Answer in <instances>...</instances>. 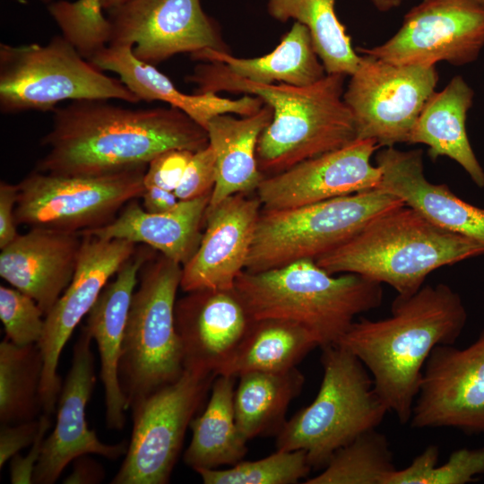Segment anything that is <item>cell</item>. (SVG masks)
<instances>
[{
	"mask_svg": "<svg viewBox=\"0 0 484 484\" xmlns=\"http://www.w3.org/2000/svg\"><path fill=\"white\" fill-rule=\"evenodd\" d=\"M109 100H74L57 107L40 142L48 151L34 169L107 175L147 166L171 149L195 152L209 144L207 131L177 108H129Z\"/></svg>",
	"mask_w": 484,
	"mask_h": 484,
	"instance_id": "1",
	"label": "cell"
},
{
	"mask_svg": "<svg viewBox=\"0 0 484 484\" xmlns=\"http://www.w3.org/2000/svg\"><path fill=\"white\" fill-rule=\"evenodd\" d=\"M460 295L446 284L397 295L391 315L354 321L335 344L370 373L376 393L401 424L410 421L425 363L437 345H454L467 322Z\"/></svg>",
	"mask_w": 484,
	"mask_h": 484,
	"instance_id": "2",
	"label": "cell"
},
{
	"mask_svg": "<svg viewBox=\"0 0 484 484\" xmlns=\"http://www.w3.org/2000/svg\"><path fill=\"white\" fill-rule=\"evenodd\" d=\"M346 75L326 74L308 86L256 83L232 73L222 63L201 62L187 76L194 93L229 91L259 97L272 109L256 148L264 177L357 139L352 114L343 100Z\"/></svg>",
	"mask_w": 484,
	"mask_h": 484,
	"instance_id": "3",
	"label": "cell"
},
{
	"mask_svg": "<svg viewBox=\"0 0 484 484\" xmlns=\"http://www.w3.org/2000/svg\"><path fill=\"white\" fill-rule=\"evenodd\" d=\"M484 255V244L428 221L402 205L374 218L315 263L331 274L356 273L409 297L435 270Z\"/></svg>",
	"mask_w": 484,
	"mask_h": 484,
	"instance_id": "4",
	"label": "cell"
},
{
	"mask_svg": "<svg viewBox=\"0 0 484 484\" xmlns=\"http://www.w3.org/2000/svg\"><path fill=\"white\" fill-rule=\"evenodd\" d=\"M234 289L251 318L298 324L319 347L335 344L356 315L382 304V284L356 273L334 276L304 259L264 271H243Z\"/></svg>",
	"mask_w": 484,
	"mask_h": 484,
	"instance_id": "5",
	"label": "cell"
},
{
	"mask_svg": "<svg viewBox=\"0 0 484 484\" xmlns=\"http://www.w3.org/2000/svg\"><path fill=\"white\" fill-rule=\"evenodd\" d=\"M323 379L315 400L286 420L276 449L304 450L324 469L335 451L376 428L388 411L363 363L340 344L322 347Z\"/></svg>",
	"mask_w": 484,
	"mask_h": 484,
	"instance_id": "6",
	"label": "cell"
},
{
	"mask_svg": "<svg viewBox=\"0 0 484 484\" xmlns=\"http://www.w3.org/2000/svg\"><path fill=\"white\" fill-rule=\"evenodd\" d=\"M182 265L160 255L141 268L128 312L118 378L127 407L177 380L185 370L175 306Z\"/></svg>",
	"mask_w": 484,
	"mask_h": 484,
	"instance_id": "7",
	"label": "cell"
},
{
	"mask_svg": "<svg viewBox=\"0 0 484 484\" xmlns=\"http://www.w3.org/2000/svg\"><path fill=\"white\" fill-rule=\"evenodd\" d=\"M405 205L379 188L315 203L261 212L245 271L264 272L304 259L315 261L374 218Z\"/></svg>",
	"mask_w": 484,
	"mask_h": 484,
	"instance_id": "8",
	"label": "cell"
},
{
	"mask_svg": "<svg viewBox=\"0 0 484 484\" xmlns=\"http://www.w3.org/2000/svg\"><path fill=\"white\" fill-rule=\"evenodd\" d=\"M138 103L119 78L83 58L61 35L45 45L0 44V111H54L65 100Z\"/></svg>",
	"mask_w": 484,
	"mask_h": 484,
	"instance_id": "9",
	"label": "cell"
},
{
	"mask_svg": "<svg viewBox=\"0 0 484 484\" xmlns=\"http://www.w3.org/2000/svg\"><path fill=\"white\" fill-rule=\"evenodd\" d=\"M147 166L100 176L28 174L18 186V225L70 232L104 226L141 197Z\"/></svg>",
	"mask_w": 484,
	"mask_h": 484,
	"instance_id": "10",
	"label": "cell"
},
{
	"mask_svg": "<svg viewBox=\"0 0 484 484\" xmlns=\"http://www.w3.org/2000/svg\"><path fill=\"white\" fill-rule=\"evenodd\" d=\"M213 373L185 368L181 376L135 402L124 461L110 483L166 484L187 428L208 391Z\"/></svg>",
	"mask_w": 484,
	"mask_h": 484,
	"instance_id": "11",
	"label": "cell"
},
{
	"mask_svg": "<svg viewBox=\"0 0 484 484\" xmlns=\"http://www.w3.org/2000/svg\"><path fill=\"white\" fill-rule=\"evenodd\" d=\"M350 77L343 100L357 139L374 140L380 148L408 143L439 80L436 65H395L365 54Z\"/></svg>",
	"mask_w": 484,
	"mask_h": 484,
	"instance_id": "12",
	"label": "cell"
},
{
	"mask_svg": "<svg viewBox=\"0 0 484 484\" xmlns=\"http://www.w3.org/2000/svg\"><path fill=\"white\" fill-rule=\"evenodd\" d=\"M484 48V5L475 0H422L403 17L385 43L356 48L395 65L461 66L476 61Z\"/></svg>",
	"mask_w": 484,
	"mask_h": 484,
	"instance_id": "13",
	"label": "cell"
},
{
	"mask_svg": "<svg viewBox=\"0 0 484 484\" xmlns=\"http://www.w3.org/2000/svg\"><path fill=\"white\" fill-rule=\"evenodd\" d=\"M107 12L108 46H131L134 56L147 64L204 48L227 51L200 0H129Z\"/></svg>",
	"mask_w": 484,
	"mask_h": 484,
	"instance_id": "14",
	"label": "cell"
},
{
	"mask_svg": "<svg viewBox=\"0 0 484 484\" xmlns=\"http://www.w3.org/2000/svg\"><path fill=\"white\" fill-rule=\"evenodd\" d=\"M135 248L136 244L124 239L82 236L73 276L45 315L43 335L38 342L44 361L40 386L43 413L51 416L56 410L63 385L57 367L65 343Z\"/></svg>",
	"mask_w": 484,
	"mask_h": 484,
	"instance_id": "15",
	"label": "cell"
},
{
	"mask_svg": "<svg viewBox=\"0 0 484 484\" xmlns=\"http://www.w3.org/2000/svg\"><path fill=\"white\" fill-rule=\"evenodd\" d=\"M410 423L415 428L484 433V328L464 349L442 344L432 350Z\"/></svg>",
	"mask_w": 484,
	"mask_h": 484,
	"instance_id": "16",
	"label": "cell"
},
{
	"mask_svg": "<svg viewBox=\"0 0 484 484\" xmlns=\"http://www.w3.org/2000/svg\"><path fill=\"white\" fill-rule=\"evenodd\" d=\"M378 149L374 140L356 139L264 177L256 189L263 210L299 207L377 188L381 170L371 158Z\"/></svg>",
	"mask_w": 484,
	"mask_h": 484,
	"instance_id": "17",
	"label": "cell"
},
{
	"mask_svg": "<svg viewBox=\"0 0 484 484\" xmlns=\"http://www.w3.org/2000/svg\"><path fill=\"white\" fill-rule=\"evenodd\" d=\"M91 341L90 333L82 326L58 397L54 429L45 437L35 467L34 484L55 483L68 463L80 455L96 454L115 461L127 451L128 442L103 443L87 425L86 405L96 383Z\"/></svg>",
	"mask_w": 484,
	"mask_h": 484,
	"instance_id": "18",
	"label": "cell"
},
{
	"mask_svg": "<svg viewBox=\"0 0 484 484\" xmlns=\"http://www.w3.org/2000/svg\"><path fill=\"white\" fill-rule=\"evenodd\" d=\"M263 206L246 193L231 195L207 209L205 230L199 246L182 266L185 292L232 290L246 269Z\"/></svg>",
	"mask_w": 484,
	"mask_h": 484,
	"instance_id": "19",
	"label": "cell"
},
{
	"mask_svg": "<svg viewBox=\"0 0 484 484\" xmlns=\"http://www.w3.org/2000/svg\"><path fill=\"white\" fill-rule=\"evenodd\" d=\"M253 322L235 289L187 292L175 306L185 368L217 376Z\"/></svg>",
	"mask_w": 484,
	"mask_h": 484,
	"instance_id": "20",
	"label": "cell"
},
{
	"mask_svg": "<svg viewBox=\"0 0 484 484\" xmlns=\"http://www.w3.org/2000/svg\"><path fill=\"white\" fill-rule=\"evenodd\" d=\"M82 242L79 232L30 228L1 249L0 276L46 315L73 276Z\"/></svg>",
	"mask_w": 484,
	"mask_h": 484,
	"instance_id": "21",
	"label": "cell"
},
{
	"mask_svg": "<svg viewBox=\"0 0 484 484\" xmlns=\"http://www.w3.org/2000/svg\"><path fill=\"white\" fill-rule=\"evenodd\" d=\"M376 165L381 170L377 188L398 197L436 226L484 244V209L463 201L445 184L429 182L421 149L383 148L376 155Z\"/></svg>",
	"mask_w": 484,
	"mask_h": 484,
	"instance_id": "22",
	"label": "cell"
},
{
	"mask_svg": "<svg viewBox=\"0 0 484 484\" xmlns=\"http://www.w3.org/2000/svg\"><path fill=\"white\" fill-rule=\"evenodd\" d=\"M149 250H138L108 282L87 315L84 325L97 343L104 390L105 421L110 430H122L128 410L118 378L125 325L141 268L151 259Z\"/></svg>",
	"mask_w": 484,
	"mask_h": 484,
	"instance_id": "23",
	"label": "cell"
},
{
	"mask_svg": "<svg viewBox=\"0 0 484 484\" xmlns=\"http://www.w3.org/2000/svg\"><path fill=\"white\" fill-rule=\"evenodd\" d=\"M101 71L112 72L133 92L139 101H162L185 112L206 130L209 121L216 116L233 114L251 116L264 106L257 96L245 94L238 99L219 96L217 93L186 94L153 65L134 56L131 46H108L91 60Z\"/></svg>",
	"mask_w": 484,
	"mask_h": 484,
	"instance_id": "24",
	"label": "cell"
},
{
	"mask_svg": "<svg viewBox=\"0 0 484 484\" xmlns=\"http://www.w3.org/2000/svg\"><path fill=\"white\" fill-rule=\"evenodd\" d=\"M211 195L179 201L174 209L163 213L147 212L134 199L109 223L80 234L145 244L183 266L199 246Z\"/></svg>",
	"mask_w": 484,
	"mask_h": 484,
	"instance_id": "25",
	"label": "cell"
},
{
	"mask_svg": "<svg viewBox=\"0 0 484 484\" xmlns=\"http://www.w3.org/2000/svg\"><path fill=\"white\" fill-rule=\"evenodd\" d=\"M232 115L216 116L206 127L217 172L208 209L231 195L256 191L264 178L258 166L256 148L262 133L272 120V108L264 104L254 115L239 117Z\"/></svg>",
	"mask_w": 484,
	"mask_h": 484,
	"instance_id": "26",
	"label": "cell"
},
{
	"mask_svg": "<svg viewBox=\"0 0 484 484\" xmlns=\"http://www.w3.org/2000/svg\"><path fill=\"white\" fill-rule=\"evenodd\" d=\"M474 91L461 75L451 79L440 91H435L425 103L408 141L428 147V154L436 160L445 156L456 161L474 184L484 188V169L470 143L466 119L473 105Z\"/></svg>",
	"mask_w": 484,
	"mask_h": 484,
	"instance_id": "27",
	"label": "cell"
},
{
	"mask_svg": "<svg viewBox=\"0 0 484 484\" xmlns=\"http://www.w3.org/2000/svg\"><path fill=\"white\" fill-rule=\"evenodd\" d=\"M191 57L200 62L222 63L232 73L263 84L308 86L327 74L307 28L298 22H294L276 48L264 56L240 58L227 51L204 48Z\"/></svg>",
	"mask_w": 484,
	"mask_h": 484,
	"instance_id": "28",
	"label": "cell"
},
{
	"mask_svg": "<svg viewBox=\"0 0 484 484\" xmlns=\"http://www.w3.org/2000/svg\"><path fill=\"white\" fill-rule=\"evenodd\" d=\"M237 378L217 376L204 411L190 423L192 439L184 462L194 471L232 466L242 461L247 452V440L240 433L235 417Z\"/></svg>",
	"mask_w": 484,
	"mask_h": 484,
	"instance_id": "29",
	"label": "cell"
},
{
	"mask_svg": "<svg viewBox=\"0 0 484 484\" xmlns=\"http://www.w3.org/2000/svg\"><path fill=\"white\" fill-rule=\"evenodd\" d=\"M234 410L238 428L248 441L278 434L291 401L299 395L305 383L302 373L294 367L284 372H247L238 376Z\"/></svg>",
	"mask_w": 484,
	"mask_h": 484,
	"instance_id": "30",
	"label": "cell"
},
{
	"mask_svg": "<svg viewBox=\"0 0 484 484\" xmlns=\"http://www.w3.org/2000/svg\"><path fill=\"white\" fill-rule=\"evenodd\" d=\"M315 347L319 345L314 335L298 324L278 319L255 320L217 376L288 371Z\"/></svg>",
	"mask_w": 484,
	"mask_h": 484,
	"instance_id": "31",
	"label": "cell"
},
{
	"mask_svg": "<svg viewBox=\"0 0 484 484\" xmlns=\"http://www.w3.org/2000/svg\"><path fill=\"white\" fill-rule=\"evenodd\" d=\"M336 0H267V12L276 21L294 20L305 25L326 73L350 76L360 55L335 12Z\"/></svg>",
	"mask_w": 484,
	"mask_h": 484,
	"instance_id": "32",
	"label": "cell"
},
{
	"mask_svg": "<svg viewBox=\"0 0 484 484\" xmlns=\"http://www.w3.org/2000/svg\"><path fill=\"white\" fill-rule=\"evenodd\" d=\"M43 357L38 343L19 346L4 337L0 343V422L17 424L43 411L40 386Z\"/></svg>",
	"mask_w": 484,
	"mask_h": 484,
	"instance_id": "33",
	"label": "cell"
},
{
	"mask_svg": "<svg viewBox=\"0 0 484 484\" xmlns=\"http://www.w3.org/2000/svg\"><path fill=\"white\" fill-rule=\"evenodd\" d=\"M387 437L371 429L333 453L322 472L306 484H385L396 471Z\"/></svg>",
	"mask_w": 484,
	"mask_h": 484,
	"instance_id": "34",
	"label": "cell"
},
{
	"mask_svg": "<svg viewBox=\"0 0 484 484\" xmlns=\"http://www.w3.org/2000/svg\"><path fill=\"white\" fill-rule=\"evenodd\" d=\"M439 449L429 445L409 466L394 471L385 484H466L484 474V447L460 448L438 465Z\"/></svg>",
	"mask_w": 484,
	"mask_h": 484,
	"instance_id": "35",
	"label": "cell"
},
{
	"mask_svg": "<svg viewBox=\"0 0 484 484\" xmlns=\"http://www.w3.org/2000/svg\"><path fill=\"white\" fill-rule=\"evenodd\" d=\"M304 450H280L257 461H240L225 470L198 469L204 484H293L310 471Z\"/></svg>",
	"mask_w": 484,
	"mask_h": 484,
	"instance_id": "36",
	"label": "cell"
},
{
	"mask_svg": "<svg viewBox=\"0 0 484 484\" xmlns=\"http://www.w3.org/2000/svg\"><path fill=\"white\" fill-rule=\"evenodd\" d=\"M48 9L61 36L89 62L109 45L110 23L100 0H59Z\"/></svg>",
	"mask_w": 484,
	"mask_h": 484,
	"instance_id": "37",
	"label": "cell"
},
{
	"mask_svg": "<svg viewBox=\"0 0 484 484\" xmlns=\"http://www.w3.org/2000/svg\"><path fill=\"white\" fill-rule=\"evenodd\" d=\"M0 319L5 338L16 345L38 343L43 335L45 313L32 298L13 287H0Z\"/></svg>",
	"mask_w": 484,
	"mask_h": 484,
	"instance_id": "38",
	"label": "cell"
},
{
	"mask_svg": "<svg viewBox=\"0 0 484 484\" xmlns=\"http://www.w3.org/2000/svg\"><path fill=\"white\" fill-rule=\"evenodd\" d=\"M216 158L210 144L193 153L174 193L179 201L212 194L216 183Z\"/></svg>",
	"mask_w": 484,
	"mask_h": 484,
	"instance_id": "39",
	"label": "cell"
},
{
	"mask_svg": "<svg viewBox=\"0 0 484 484\" xmlns=\"http://www.w3.org/2000/svg\"><path fill=\"white\" fill-rule=\"evenodd\" d=\"M193 153L188 150L171 149L156 156L147 165L143 177L144 187L158 186L175 191Z\"/></svg>",
	"mask_w": 484,
	"mask_h": 484,
	"instance_id": "40",
	"label": "cell"
},
{
	"mask_svg": "<svg viewBox=\"0 0 484 484\" xmlns=\"http://www.w3.org/2000/svg\"><path fill=\"white\" fill-rule=\"evenodd\" d=\"M17 424H1L0 468L25 447L31 446L39 428V419Z\"/></svg>",
	"mask_w": 484,
	"mask_h": 484,
	"instance_id": "41",
	"label": "cell"
},
{
	"mask_svg": "<svg viewBox=\"0 0 484 484\" xmlns=\"http://www.w3.org/2000/svg\"><path fill=\"white\" fill-rule=\"evenodd\" d=\"M39 419V433L30 450L25 456L17 454L10 460V481L13 484L33 483V473L41 454L42 444L51 426L49 415L43 413Z\"/></svg>",
	"mask_w": 484,
	"mask_h": 484,
	"instance_id": "42",
	"label": "cell"
},
{
	"mask_svg": "<svg viewBox=\"0 0 484 484\" xmlns=\"http://www.w3.org/2000/svg\"><path fill=\"white\" fill-rule=\"evenodd\" d=\"M18 197L17 184L0 183V249L12 243L18 236L15 207Z\"/></svg>",
	"mask_w": 484,
	"mask_h": 484,
	"instance_id": "43",
	"label": "cell"
},
{
	"mask_svg": "<svg viewBox=\"0 0 484 484\" xmlns=\"http://www.w3.org/2000/svg\"><path fill=\"white\" fill-rule=\"evenodd\" d=\"M72 462L73 470L64 480L65 484H98L105 479L103 466L89 454L80 455Z\"/></svg>",
	"mask_w": 484,
	"mask_h": 484,
	"instance_id": "44",
	"label": "cell"
},
{
	"mask_svg": "<svg viewBox=\"0 0 484 484\" xmlns=\"http://www.w3.org/2000/svg\"><path fill=\"white\" fill-rule=\"evenodd\" d=\"M143 207L150 213H163L174 209L179 200L174 191L158 186L145 187L142 196Z\"/></svg>",
	"mask_w": 484,
	"mask_h": 484,
	"instance_id": "45",
	"label": "cell"
},
{
	"mask_svg": "<svg viewBox=\"0 0 484 484\" xmlns=\"http://www.w3.org/2000/svg\"><path fill=\"white\" fill-rule=\"evenodd\" d=\"M379 12L385 13L400 6L403 0H370Z\"/></svg>",
	"mask_w": 484,
	"mask_h": 484,
	"instance_id": "46",
	"label": "cell"
},
{
	"mask_svg": "<svg viewBox=\"0 0 484 484\" xmlns=\"http://www.w3.org/2000/svg\"><path fill=\"white\" fill-rule=\"evenodd\" d=\"M127 1L129 0H100L102 7L106 11L120 5Z\"/></svg>",
	"mask_w": 484,
	"mask_h": 484,
	"instance_id": "47",
	"label": "cell"
},
{
	"mask_svg": "<svg viewBox=\"0 0 484 484\" xmlns=\"http://www.w3.org/2000/svg\"><path fill=\"white\" fill-rule=\"evenodd\" d=\"M40 1L48 4L52 2V0H40Z\"/></svg>",
	"mask_w": 484,
	"mask_h": 484,
	"instance_id": "48",
	"label": "cell"
},
{
	"mask_svg": "<svg viewBox=\"0 0 484 484\" xmlns=\"http://www.w3.org/2000/svg\"><path fill=\"white\" fill-rule=\"evenodd\" d=\"M477 1L478 3L481 4L482 5H484V0H475Z\"/></svg>",
	"mask_w": 484,
	"mask_h": 484,
	"instance_id": "49",
	"label": "cell"
}]
</instances>
